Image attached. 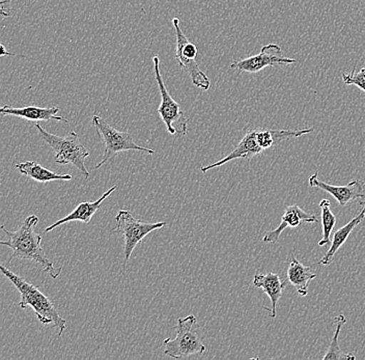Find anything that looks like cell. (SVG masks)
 <instances>
[{
  "mask_svg": "<svg viewBox=\"0 0 365 360\" xmlns=\"http://www.w3.org/2000/svg\"><path fill=\"white\" fill-rule=\"evenodd\" d=\"M38 221L40 220L38 216H29L15 232L8 231L4 225H1V231L6 235V240L0 241V245L11 248L13 256L11 257L10 261L14 257H17L24 261L38 263L45 273H48L52 279H56L61 274L63 268H56L53 262L50 261L46 256L42 247V234L34 231Z\"/></svg>",
  "mask_w": 365,
  "mask_h": 360,
  "instance_id": "1",
  "label": "cell"
},
{
  "mask_svg": "<svg viewBox=\"0 0 365 360\" xmlns=\"http://www.w3.org/2000/svg\"><path fill=\"white\" fill-rule=\"evenodd\" d=\"M0 271L19 291L20 295H21L19 307L23 309L29 307H33L36 318L42 324L51 325L52 327L57 328L58 336H63L66 328H67L66 327L67 321L59 316L51 300L38 290L36 287L29 284V282L14 273L10 269L1 265L0 266Z\"/></svg>",
  "mask_w": 365,
  "mask_h": 360,
  "instance_id": "2",
  "label": "cell"
},
{
  "mask_svg": "<svg viewBox=\"0 0 365 360\" xmlns=\"http://www.w3.org/2000/svg\"><path fill=\"white\" fill-rule=\"evenodd\" d=\"M36 128L40 134V138L56 152L54 160L56 163L61 165L72 164L78 168L84 178H90V172L86 166V160L90 156V152L80 141L76 132L71 131L66 136H58L46 131L40 124H36Z\"/></svg>",
  "mask_w": 365,
  "mask_h": 360,
  "instance_id": "3",
  "label": "cell"
},
{
  "mask_svg": "<svg viewBox=\"0 0 365 360\" xmlns=\"http://www.w3.org/2000/svg\"><path fill=\"white\" fill-rule=\"evenodd\" d=\"M91 122L105 145L102 161L95 166V170H99L102 166L110 163L120 153L137 151L148 155H153L155 153L154 150L137 145L131 134L118 131L100 115H93Z\"/></svg>",
  "mask_w": 365,
  "mask_h": 360,
  "instance_id": "4",
  "label": "cell"
},
{
  "mask_svg": "<svg viewBox=\"0 0 365 360\" xmlns=\"http://www.w3.org/2000/svg\"><path fill=\"white\" fill-rule=\"evenodd\" d=\"M197 327V318L194 314L178 319L177 336L173 339H164L166 356L179 359L191 355L204 354L207 347L198 336Z\"/></svg>",
  "mask_w": 365,
  "mask_h": 360,
  "instance_id": "5",
  "label": "cell"
},
{
  "mask_svg": "<svg viewBox=\"0 0 365 360\" xmlns=\"http://www.w3.org/2000/svg\"><path fill=\"white\" fill-rule=\"evenodd\" d=\"M154 61L155 78L161 95V103L158 109V115L165 125L166 130L171 135L185 136L188 132V118L185 116L181 105L173 100L166 88L161 72H160V58L158 56L153 58Z\"/></svg>",
  "mask_w": 365,
  "mask_h": 360,
  "instance_id": "6",
  "label": "cell"
},
{
  "mask_svg": "<svg viewBox=\"0 0 365 360\" xmlns=\"http://www.w3.org/2000/svg\"><path fill=\"white\" fill-rule=\"evenodd\" d=\"M115 220L116 227L113 232L124 237L125 261H129L137 245H139L148 235L156 230L163 229L168 225L166 222H143L134 217L129 210H120Z\"/></svg>",
  "mask_w": 365,
  "mask_h": 360,
  "instance_id": "7",
  "label": "cell"
},
{
  "mask_svg": "<svg viewBox=\"0 0 365 360\" xmlns=\"http://www.w3.org/2000/svg\"><path fill=\"white\" fill-rule=\"evenodd\" d=\"M173 29L175 31V38H177V51H175V58L181 68L188 73L194 86L202 91H207L211 86V81L205 73L198 67L196 63V56L198 54L197 47L195 44L188 40L185 34L182 33L180 27L179 18H173Z\"/></svg>",
  "mask_w": 365,
  "mask_h": 360,
  "instance_id": "8",
  "label": "cell"
},
{
  "mask_svg": "<svg viewBox=\"0 0 365 360\" xmlns=\"http://www.w3.org/2000/svg\"><path fill=\"white\" fill-rule=\"evenodd\" d=\"M295 58H287L282 54V48L279 45H264L261 52L257 56L235 61L230 65V69L239 72L257 73L267 67H277V66L292 65L296 63Z\"/></svg>",
  "mask_w": 365,
  "mask_h": 360,
  "instance_id": "9",
  "label": "cell"
},
{
  "mask_svg": "<svg viewBox=\"0 0 365 360\" xmlns=\"http://www.w3.org/2000/svg\"><path fill=\"white\" fill-rule=\"evenodd\" d=\"M308 184L312 188L321 189V190L329 193L341 207L346 206L353 200L365 198L364 184L360 180H354L346 185H331V184L319 181V174L316 173V174L310 175Z\"/></svg>",
  "mask_w": 365,
  "mask_h": 360,
  "instance_id": "10",
  "label": "cell"
},
{
  "mask_svg": "<svg viewBox=\"0 0 365 360\" xmlns=\"http://www.w3.org/2000/svg\"><path fill=\"white\" fill-rule=\"evenodd\" d=\"M317 221L318 220H317L316 216L307 213L298 205H291L285 209L284 214L282 217V222L278 225V227H276L273 231L267 232L264 238H262V242L277 243L282 232L287 227L295 229L301 225V222L314 223Z\"/></svg>",
  "mask_w": 365,
  "mask_h": 360,
  "instance_id": "11",
  "label": "cell"
},
{
  "mask_svg": "<svg viewBox=\"0 0 365 360\" xmlns=\"http://www.w3.org/2000/svg\"><path fill=\"white\" fill-rule=\"evenodd\" d=\"M262 149L259 147V143L257 140V130H250L247 133L245 134L242 140L240 141L238 145L235 148L234 151L230 153L227 157L221 159V160L217 161L210 165L202 166L200 168L202 173H207V170H213V168H219V166L225 165L230 161L237 160V159H246V160H250L253 157L257 155H261Z\"/></svg>",
  "mask_w": 365,
  "mask_h": 360,
  "instance_id": "12",
  "label": "cell"
},
{
  "mask_svg": "<svg viewBox=\"0 0 365 360\" xmlns=\"http://www.w3.org/2000/svg\"><path fill=\"white\" fill-rule=\"evenodd\" d=\"M253 286L262 289L264 294H267V296L270 298L271 307H264V309L268 311L269 317L271 319H275L276 316H277L276 307H277V303L279 302L285 290V282L284 280L282 279V277L277 273L269 272L266 273V274L259 273V274L255 275Z\"/></svg>",
  "mask_w": 365,
  "mask_h": 360,
  "instance_id": "13",
  "label": "cell"
},
{
  "mask_svg": "<svg viewBox=\"0 0 365 360\" xmlns=\"http://www.w3.org/2000/svg\"><path fill=\"white\" fill-rule=\"evenodd\" d=\"M61 108L57 106L52 107H38L25 106V107H11L9 105H4L0 108L1 115H14L17 118H24L26 120H42V122H48V120H57V122L68 123L63 116L57 115Z\"/></svg>",
  "mask_w": 365,
  "mask_h": 360,
  "instance_id": "14",
  "label": "cell"
},
{
  "mask_svg": "<svg viewBox=\"0 0 365 360\" xmlns=\"http://www.w3.org/2000/svg\"><path fill=\"white\" fill-rule=\"evenodd\" d=\"M116 190V186L111 187L108 190L105 191L103 193L101 197L98 198L95 202H83L79 204L78 206L75 208L74 211L71 212L66 217L58 220L53 225L50 227H46L45 232H49L56 230V227H61V225H65V223L72 222V221H81L83 223H90L91 218L95 215L96 212L99 210L100 207L103 204L107 197H110L113 195V191Z\"/></svg>",
  "mask_w": 365,
  "mask_h": 360,
  "instance_id": "15",
  "label": "cell"
},
{
  "mask_svg": "<svg viewBox=\"0 0 365 360\" xmlns=\"http://www.w3.org/2000/svg\"><path fill=\"white\" fill-rule=\"evenodd\" d=\"M362 206L361 211L352 218L344 227L339 229V231L334 232L333 236L332 242L328 252H326L325 256L322 257L321 261L319 262L321 265L328 266L332 263L333 257H334L336 252H339V248L346 243L348 240L349 236L351 232L354 231L356 227L360 225L362 221L365 220V202H360Z\"/></svg>",
  "mask_w": 365,
  "mask_h": 360,
  "instance_id": "16",
  "label": "cell"
},
{
  "mask_svg": "<svg viewBox=\"0 0 365 360\" xmlns=\"http://www.w3.org/2000/svg\"><path fill=\"white\" fill-rule=\"evenodd\" d=\"M287 279L293 284L299 295L305 297L308 294V287L312 280L317 277L316 273L310 267L303 265L296 257L292 256V261L287 268Z\"/></svg>",
  "mask_w": 365,
  "mask_h": 360,
  "instance_id": "17",
  "label": "cell"
},
{
  "mask_svg": "<svg viewBox=\"0 0 365 360\" xmlns=\"http://www.w3.org/2000/svg\"><path fill=\"white\" fill-rule=\"evenodd\" d=\"M314 132V128L301 130H257V140L262 151L291 138H300Z\"/></svg>",
  "mask_w": 365,
  "mask_h": 360,
  "instance_id": "18",
  "label": "cell"
},
{
  "mask_svg": "<svg viewBox=\"0 0 365 360\" xmlns=\"http://www.w3.org/2000/svg\"><path fill=\"white\" fill-rule=\"evenodd\" d=\"M16 168L19 170L20 174L31 178L34 181L40 183L47 184L52 181H71L72 175H61L48 170L34 161H25V163L16 164Z\"/></svg>",
  "mask_w": 365,
  "mask_h": 360,
  "instance_id": "19",
  "label": "cell"
},
{
  "mask_svg": "<svg viewBox=\"0 0 365 360\" xmlns=\"http://www.w3.org/2000/svg\"><path fill=\"white\" fill-rule=\"evenodd\" d=\"M335 331L333 334L332 341H331L329 348H328L327 352H326L325 356L323 357V360L329 359H356L354 355L346 354V353L342 352L341 347H339V337L341 334L342 327L346 323V317L344 314H339L335 317Z\"/></svg>",
  "mask_w": 365,
  "mask_h": 360,
  "instance_id": "20",
  "label": "cell"
},
{
  "mask_svg": "<svg viewBox=\"0 0 365 360\" xmlns=\"http://www.w3.org/2000/svg\"><path fill=\"white\" fill-rule=\"evenodd\" d=\"M330 200H322L319 202L321 208L322 229H323V239L319 242V247L331 245V232L334 229L336 217L330 209Z\"/></svg>",
  "mask_w": 365,
  "mask_h": 360,
  "instance_id": "21",
  "label": "cell"
},
{
  "mask_svg": "<svg viewBox=\"0 0 365 360\" xmlns=\"http://www.w3.org/2000/svg\"><path fill=\"white\" fill-rule=\"evenodd\" d=\"M342 81L346 86H357L365 93V66L358 71L354 67L351 73L342 74Z\"/></svg>",
  "mask_w": 365,
  "mask_h": 360,
  "instance_id": "22",
  "label": "cell"
},
{
  "mask_svg": "<svg viewBox=\"0 0 365 360\" xmlns=\"http://www.w3.org/2000/svg\"><path fill=\"white\" fill-rule=\"evenodd\" d=\"M11 1H13V0H1V1H0V14H1L2 17H10L11 15Z\"/></svg>",
  "mask_w": 365,
  "mask_h": 360,
  "instance_id": "23",
  "label": "cell"
},
{
  "mask_svg": "<svg viewBox=\"0 0 365 360\" xmlns=\"http://www.w3.org/2000/svg\"><path fill=\"white\" fill-rule=\"evenodd\" d=\"M0 47H1V53H0V56H20V58H26V56H22V54L11 53V52H9L8 50L6 49V46H4V44H0Z\"/></svg>",
  "mask_w": 365,
  "mask_h": 360,
  "instance_id": "24",
  "label": "cell"
}]
</instances>
